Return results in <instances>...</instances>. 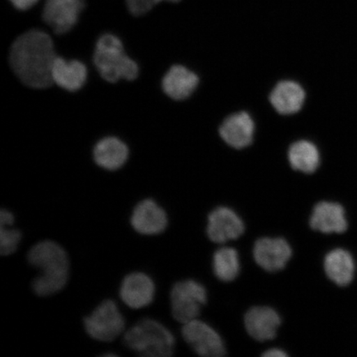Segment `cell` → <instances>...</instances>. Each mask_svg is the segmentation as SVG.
I'll list each match as a JSON object with an SVG mask.
<instances>
[{
	"label": "cell",
	"mask_w": 357,
	"mask_h": 357,
	"mask_svg": "<svg viewBox=\"0 0 357 357\" xmlns=\"http://www.w3.org/2000/svg\"><path fill=\"white\" fill-rule=\"evenodd\" d=\"M56 57L50 36L33 29L13 43L10 61L17 77L26 86L46 89L53 84L52 68Z\"/></svg>",
	"instance_id": "cell-1"
},
{
	"label": "cell",
	"mask_w": 357,
	"mask_h": 357,
	"mask_svg": "<svg viewBox=\"0 0 357 357\" xmlns=\"http://www.w3.org/2000/svg\"><path fill=\"white\" fill-rule=\"evenodd\" d=\"M26 259L39 271L32 283L38 296H51L65 288L69 280L70 261L59 243L52 240L41 241L29 249Z\"/></svg>",
	"instance_id": "cell-2"
},
{
	"label": "cell",
	"mask_w": 357,
	"mask_h": 357,
	"mask_svg": "<svg viewBox=\"0 0 357 357\" xmlns=\"http://www.w3.org/2000/svg\"><path fill=\"white\" fill-rule=\"evenodd\" d=\"M123 342L128 349L146 357H169L175 350L173 334L162 324L153 319L138 321L125 331Z\"/></svg>",
	"instance_id": "cell-3"
},
{
	"label": "cell",
	"mask_w": 357,
	"mask_h": 357,
	"mask_svg": "<svg viewBox=\"0 0 357 357\" xmlns=\"http://www.w3.org/2000/svg\"><path fill=\"white\" fill-rule=\"evenodd\" d=\"M93 61L101 77L110 83L120 79L134 80L139 68L124 52L121 40L113 34H105L98 40Z\"/></svg>",
	"instance_id": "cell-4"
},
{
	"label": "cell",
	"mask_w": 357,
	"mask_h": 357,
	"mask_svg": "<svg viewBox=\"0 0 357 357\" xmlns=\"http://www.w3.org/2000/svg\"><path fill=\"white\" fill-rule=\"evenodd\" d=\"M84 330L93 339L101 342H112L123 335L126 328L125 320L117 303L105 300L91 314L83 319Z\"/></svg>",
	"instance_id": "cell-5"
},
{
	"label": "cell",
	"mask_w": 357,
	"mask_h": 357,
	"mask_svg": "<svg viewBox=\"0 0 357 357\" xmlns=\"http://www.w3.org/2000/svg\"><path fill=\"white\" fill-rule=\"evenodd\" d=\"M169 298L174 319L184 324L198 319L201 307L206 303L207 293L202 284L187 280L173 285Z\"/></svg>",
	"instance_id": "cell-6"
},
{
	"label": "cell",
	"mask_w": 357,
	"mask_h": 357,
	"mask_svg": "<svg viewBox=\"0 0 357 357\" xmlns=\"http://www.w3.org/2000/svg\"><path fill=\"white\" fill-rule=\"evenodd\" d=\"M182 336L188 345L199 356L218 357L226 350L220 335L211 326L198 319L183 324Z\"/></svg>",
	"instance_id": "cell-7"
},
{
	"label": "cell",
	"mask_w": 357,
	"mask_h": 357,
	"mask_svg": "<svg viewBox=\"0 0 357 357\" xmlns=\"http://www.w3.org/2000/svg\"><path fill=\"white\" fill-rule=\"evenodd\" d=\"M155 284L149 275L134 271L123 279L119 289V297L125 305L132 310H140L153 302Z\"/></svg>",
	"instance_id": "cell-8"
},
{
	"label": "cell",
	"mask_w": 357,
	"mask_h": 357,
	"mask_svg": "<svg viewBox=\"0 0 357 357\" xmlns=\"http://www.w3.org/2000/svg\"><path fill=\"white\" fill-rule=\"evenodd\" d=\"M84 8V0H47L43 20L56 34H64L73 29Z\"/></svg>",
	"instance_id": "cell-9"
},
{
	"label": "cell",
	"mask_w": 357,
	"mask_h": 357,
	"mask_svg": "<svg viewBox=\"0 0 357 357\" xmlns=\"http://www.w3.org/2000/svg\"><path fill=\"white\" fill-rule=\"evenodd\" d=\"M130 223L137 234L155 236L166 230L168 218L166 211L155 201L146 199L134 207Z\"/></svg>",
	"instance_id": "cell-10"
},
{
	"label": "cell",
	"mask_w": 357,
	"mask_h": 357,
	"mask_svg": "<svg viewBox=\"0 0 357 357\" xmlns=\"http://www.w3.org/2000/svg\"><path fill=\"white\" fill-rule=\"evenodd\" d=\"M310 226L324 234H344L349 227L346 209L341 204L322 201L312 211Z\"/></svg>",
	"instance_id": "cell-11"
},
{
	"label": "cell",
	"mask_w": 357,
	"mask_h": 357,
	"mask_svg": "<svg viewBox=\"0 0 357 357\" xmlns=\"http://www.w3.org/2000/svg\"><path fill=\"white\" fill-rule=\"evenodd\" d=\"M253 256L262 269L276 272L287 266L291 258L292 249L283 238H261L254 245Z\"/></svg>",
	"instance_id": "cell-12"
},
{
	"label": "cell",
	"mask_w": 357,
	"mask_h": 357,
	"mask_svg": "<svg viewBox=\"0 0 357 357\" xmlns=\"http://www.w3.org/2000/svg\"><path fill=\"white\" fill-rule=\"evenodd\" d=\"M244 223L231 209L220 207L209 214L207 234L216 243H225L240 238L244 233Z\"/></svg>",
	"instance_id": "cell-13"
},
{
	"label": "cell",
	"mask_w": 357,
	"mask_h": 357,
	"mask_svg": "<svg viewBox=\"0 0 357 357\" xmlns=\"http://www.w3.org/2000/svg\"><path fill=\"white\" fill-rule=\"evenodd\" d=\"M326 275L339 287H347L354 282L357 263L351 252L344 248H335L324 258Z\"/></svg>",
	"instance_id": "cell-14"
},
{
	"label": "cell",
	"mask_w": 357,
	"mask_h": 357,
	"mask_svg": "<svg viewBox=\"0 0 357 357\" xmlns=\"http://www.w3.org/2000/svg\"><path fill=\"white\" fill-rule=\"evenodd\" d=\"M281 324L280 315L270 307H254L245 316V327L257 341L271 340Z\"/></svg>",
	"instance_id": "cell-15"
},
{
	"label": "cell",
	"mask_w": 357,
	"mask_h": 357,
	"mask_svg": "<svg viewBox=\"0 0 357 357\" xmlns=\"http://www.w3.org/2000/svg\"><path fill=\"white\" fill-rule=\"evenodd\" d=\"M255 124L245 112L227 117L221 125L220 135L226 144L236 149H242L252 144Z\"/></svg>",
	"instance_id": "cell-16"
},
{
	"label": "cell",
	"mask_w": 357,
	"mask_h": 357,
	"mask_svg": "<svg viewBox=\"0 0 357 357\" xmlns=\"http://www.w3.org/2000/svg\"><path fill=\"white\" fill-rule=\"evenodd\" d=\"M305 100V89L293 80H283L276 84L270 96L272 106L279 114L284 115L298 113Z\"/></svg>",
	"instance_id": "cell-17"
},
{
	"label": "cell",
	"mask_w": 357,
	"mask_h": 357,
	"mask_svg": "<svg viewBox=\"0 0 357 357\" xmlns=\"http://www.w3.org/2000/svg\"><path fill=\"white\" fill-rule=\"evenodd\" d=\"M197 75L183 66H173L165 75L162 88L165 93L176 100L187 99L197 88Z\"/></svg>",
	"instance_id": "cell-18"
},
{
	"label": "cell",
	"mask_w": 357,
	"mask_h": 357,
	"mask_svg": "<svg viewBox=\"0 0 357 357\" xmlns=\"http://www.w3.org/2000/svg\"><path fill=\"white\" fill-rule=\"evenodd\" d=\"M53 83L68 91H77L86 82L87 69L79 61L56 57L52 68Z\"/></svg>",
	"instance_id": "cell-19"
},
{
	"label": "cell",
	"mask_w": 357,
	"mask_h": 357,
	"mask_svg": "<svg viewBox=\"0 0 357 357\" xmlns=\"http://www.w3.org/2000/svg\"><path fill=\"white\" fill-rule=\"evenodd\" d=\"M128 158V149L126 144L116 137H106L96 144L93 150V158L98 166L117 171L126 163Z\"/></svg>",
	"instance_id": "cell-20"
},
{
	"label": "cell",
	"mask_w": 357,
	"mask_h": 357,
	"mask_svg": "<svg viewBox=\"0 0 357 357\" xmlns=\"http://www.w3.org/2000/svg\"><path fill=\"white\" fill-rule=\"evenodd\" d=\"M288 158L291 167L303 173H314L320 163L319 151L310 141L301 140L290 146Z\"/></svg>",
	"instance_id": "cell-21"
},
{
	"label": "cell",
	"mask_w": 357,
	"mask_h": 357,
	"mask_svg": "<svg viewBox=\"0 0 357 357\" xmlns=\"http://www.w3.org/2000/svg\"><path fill=\"white\" fill-rule=\"evenodd\" d=\"M213 271L217 278L222 281L234 280L238 275L240 263L238 252L231 248H222L214 254Z\"/></svg>",
	"instance_id": "cell-22"
},
{
	"label": "cell",
	"mask_w": 357,
	"mask_h": 357,
	"mask_svg": "<svg viewBox=\"0 0 357 357\" xmlns=\"http://www.w3.org/2000/svg\"><path fill=\"white\" fill-rule=\"evenodd\" d=\"M22 233L12 226L0 225V253L3 257L12 255L21 242Z\"/></svg>",
	"instance_id": "cell-23"
},
{
	"label": "cell",
	"mask_w": 357,
	"mask_h": 357,
	"mask_svg": "<svg viewBox=\"0 0 357 357\" xmlns=\"http://www.w3.org/2000/svg\"><path fill=\"white\" fill-rule=\"evenodd\" d=\"M162 1L167 0H127V6L128 10L132 15L135 16H141L146 15L153 8Z\"/></svg>",
	"instance_id": "cell-24"
},
{
	"label": "cell",
	"mask_w": 357,
	"mask_h": 357,
	"mask_svg": "<svg viewBox=\"0 0 357 357\" xmlns=\"http://www.w3.org/2000/svg\"><path fill=\"white\" fill-rule=\"evenodd\" d=\"M15 222L13 213L7 208H2L0 211V225L13 226Z\"/></svg>",
	"instance_id": "cell-25"
},
{
	"label": "cell",
	"mask_w": 357,
	"mask_h": 357,
	"mask_svg": "<svg viewBox=\"0 0 357 357\" xmlns=\"http://www.w3.org/2000/svg\"><path fill=\"white\" fill-rule=\"evenodd\" d=\"M10 1L17 10L24 11L33 7L38 0H10Z\"/></svg>",
	"instance_id": "cell-26"
},
{
	"label": "cell",
	"mask_w": 357,
	"mask_h": 357,
	"mask_svg": "<svg viewBox=\"0 0 357 357\" xmlns=\"http://www.w3.org/2000/svg\"><path fill=\"white\" fill-rule=\"evenodd\" d=\"M287 356L285 351L278 349V348H272V349L268 350L263 354V356L266 357H285Z\"/></svg>",
	"instance_id": "cell-27"
},
{
	"label": "cell",
	"mask_w": 357,
	"mask_h": 357,
	"mask_svg": "<svg viewBox=\"0 0 357 357\" xmlns=\"http://www.w3.org/2000/svg\"><path fill=\"white\" fill-rule=\"evenodd\" d=\"M167 1L172 2V3H178V2H180L181 0H167Z\"/></svg>",
	"instance_id": "cell-28"
}]
</instances>
